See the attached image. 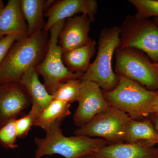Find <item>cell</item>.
<instances>
[{
	"label": "cell",
	"instance_id": "6da1fadb",
	"mask_svg": "<svg viewBox=\"0 0 158 158\" xmlns=\"http://www.w3.org/2000/svg\"><path fill=\"white\" fill-rule=\"evenodd\" d=\"M49 37V32L44 30L16 40L0 66V85L19 82L26 71L36 68L45 57Z\"/></svg>",
	"mask_w": 158,
	"mask_h": 158
},
{
	"label": "cell",
	"instance_id": "7a4b0ae2",
	"mask_svg": "<svg viewBox=\"0 0 158 158\" xmlns=\"http://www.w3.org/2000/svg\"><path fill=\"white\" fill-rule=\"evenodd\" d=\"M62 121H59L45 130L44 138H34L37 145L34 158L58 154L64 158H82L91 155L108 141L102 138L85 136L66 137L61 128Z\"/></svg>",
	"mask_w": 158,
	"mask_h": 158
},
{
	"label": "cell",
	"instance_id": "3957f363",
	"mask_svg": "<svg viewBox=\"0 0 158 158\" xmlns=\"http://www.w3.org/2000/svg\"><path fill=\"white\" fill-rule=\"evenodd\" d=\"M120 42L119 27L114 26L103 28L99 35L96 58L80 78L81 80L93 82L105 92L116 88L118 78L112 69V61L113 54Z\"/></svg>",
	"mask_w": 158,
	"mask_h": 158
},
{
	"label": "cell",
	"instance_id": "277c9868",
	"mask_svg": "<svg viewBox=\"0 0 158 158\" xmlns=\"http://www.w3.org/2000/svg\"><path fill=\"white\" fill-rule=\"evenodd\" d=\"M118 83L111 91H103L108 103L127 113L132 119L148 117L157 91L144 88L139 83L123 76L117 75Z\"/></svg>",
	"mask_w": 158,
	"mask_h": 158
},
{
	"label": "cell",
	"instance_id": "5b68a950",
	"mask_svg": "<svg viewBox=\"0 0 158 158\" xmlns=\"http://www.w3.org/2000/svg\"><path fill=\"white\" fill-rule=\"evenodd\" d=\"M65 20L58 22L50 29L45 57L35 69L37 73L42 77L44 85L51 94L61 83L71 79H80L83 75L71 72L63 63V53L59 44V37L65 26Z\"/></svg>",
	"mask_w": 158,
	"mask_h": 158
},
{
	"label": "cell",
	"instance_id": "8992f818",
	"mask_svg": "<svg viewBox=\"0 0 158 158\" xmlns=\"http://www.w3.org/2000/svg\"><path fill=\"white\" fill-rule=\"evenodd\" d=\"M119 28L118 48L136 49L158 62V26L153 20L128 15Z\"/></svg>",
	"mask_w": 158,
	"mask_h": 158
},
{
	"label": "cell",
	"instance_id": "52a82bcc",
	"mask_svg": "<svg viewBox=\"0 0 158 158\" xmlns=\"http://www.w3.org/2000/svg\"><path fill=\"white\" fill-rule=\"evenodd\" d=\"M115 73L144 85L149 90H158V72L148 56L135 48L116 51Z\"/></svg>",
	"mask_w": 158,
	"mask_h": 158
},
{
	"label": "cell",
	"instance_id": "ba28073f",
	"mask_svg": "<svg viewBox=\"0 0 158 158\" xmlns=\"http://www.w3.org/2000/svg\"><path fill=\"white\" fill-rule=\"evenodd\" d=\"M132 118L127 113L110 106L74 132L75 135L98 137L108 142H122Z\"/></svg>",
	"mask_w": 158,
	"mask_h": 158
},
{
	"label": "cell",
	"instance_id": "9c48e42d",
	"mask_svg": "<svg viewBox=\"0 0 158 158\" xmlns=\"http://www.w3.org/2000/svg\"><path fill=\"white\" fill-rule=\"evenodd\" d=\"M81 81L77 100L78 106L73 116L74 122L79 127L111 106L105 99L102 90L98 85L90 81Z\"/></svg>",
	"mask_w": 158,
	"mask_h": 158
},
{
	"label": "cell",
	"instance_id": "30bf717a",
	"mask_svg": "<svg viewBox=\"0 0 158 158\" xmlns=\"http://www.w3.org/2000/svg\"><path fill=\"white\" fill-rule=\"evenodd\" d=\"M31 104L30 97L19 82L0 85V121L3 125L15 119Z\"/></svg>",
	"mask_w": 158,
	"mask_h": 158
},
{
	"label": "cell",
	"instance_id": "8fae6325",
	"mask_svg": "<svg viewBox=\"0 0 158 158\" xmlns=\"http://www.w3.org/2000/svg\"><path fill=\"white\" fill-rule=\"evenodd\" d=\"M98 9V2L95 0H62L52 5L44 12L47 18L44 31L49 32L50 29L60 21L73 17L77 14L82 13L88 15L91 21Z\"/></svg>",
	"mask_w": 158,
	"mask_h": 158
},
{
	"label": "cell",
	"instance_id": "7c38bea8",
	"mask_svg": "<svg viewBox=\"0 0 158 158\" xmlns=\"http://www.w3.org/2000/svg\"><path fill=\"white\" fill-rule=\"evenodd\" d=\"M92 22L85 14L75 15L66 19L59 37L62 53L86 45L93 40L89 36Z\"/></svg>",
	"mask_w": 158,
	"mask_h": 158
},
{
	"label": "cell",
	"instance_id": "4fadbf2b",
	"mask_svg": "<svg viewBox=\"0 0 158 158\" xmlns=\"http://www.w3.org/2000/svg\"><path fill=\"white\" fill-rule=\"evenodd\" d=\"M155 145L146 141L118 142L106 145L90 156L91 158H154L157 152Z\"/></svg>",
	"mask_w": 158,
	"mask_h": 158
},
{
	"label": "cell",
	"instance_id": "5bb4252c",
	"mask_svg": "<svg viewBox=\"0 0 158 158\" xmlns=\"http://www.w3.org/2000/svg\"><path fill=\"white\" fill-rule=\"evenodd\" d=\"M38 75L35 69H30L25 73L19 82L31 98V111L36 118L53 100L52 95L40 81Z\"/></svg>",
	"mask_w": 158,
	"mask_h": 158
},
{
	"label": "cell",
	"instance_id": "9a60e30c",
	"mask_svg": "<svg viewBox=\"0 0 158 158\" xmlns=\"http://www.w3.org/2000/svg\"><path fill=\"white\" fill-rule=\"evenodd\" d=\"M20 2V0H9L0 11L1 36L15 34L18 39L28 37V26L22 12Z\"/></svg>",
	"mask_w": 158,
	"mask_h": 158
},
{
	"label": "cell",
	"instance_id": "2e32d148",
	"mask_svg": "<svg viewBox=\"0 0 158 158\" xmlns=\"http://www.w3.org/2000/svg\"><path fill=\"white\" fill-rule=\"evenodd\" d=\"M96 42L93 40L86 45L62 54L63 63L69 71L84 74L89 68L90 60L95 52Z\"/></svg>",
	"mask_w": 158,
	"mask_h": 158
},
{
	"label": "cell",
	"instance_id": "e0dca14e",
	"mask_svg": "<svg viewBox=\"0 0 158 158\" xmlns=\"http://www.w3.org/2000/svg\"><path fill=\"white\" fill-rule=\"evenodd\" d=\"M21 9L28 26V37L44 31L46 23L44 0H20Z\"/></svg>",
	"mask_w": 158,
	"mask_h": 158
},
{
	"label": "cell",
	"instance_id": "ac0fdd59",
	"mask_svg": "<svg viewBox=\"0 0 158 158\" xmlns=\"http://www.w3.org/2000/svg\"><path fill=\"white\" fill-rule=\"evenodd\" d=\"M146 141L158 145V134L148 118L142 121L131 119L126 129L122 142Z\"/></svg>",
	"mask_w": 158,
	"mask_h": 158
},
{
	"label": "cell",
	"instance_id": "d6986e66",
	"mask_svg": "<svg viewBox=\"0 0 158 158\" xmlns=\"http://www.w3.org/2000/svg\"><path fill=\"white\" fill-rule=\"evenodd\" d=\"M71 104L53 99L34 122V126L45 131L52 125L62 121L71 114Z\"/></svg>",
	"mask_w": 158,
	"mask_h": 158
},
{
	"label": "cell",
	"instance_id": "ffe728a7",
	"mask_svg": "<svg viewBox=\"0 0 158 158\" xmlns=\"http://www.w3.org/2000/svg\"><path fill=\"white\" fill-rule=\"evenodd\" d=\"M80 79H71L61 83L51 95L53 99L71 103L77 102L81 88Z\"/></svg>",
	"mask_w": 158,
	"mask_h": 158
},
{
	"label": "cell",
	"instance_id": "44dd1931",
	"mask_svg": "<svg viewBox=\"0 0 158 158\" xmlns=\"http://www.w3.org/2000/svg\"><path fill=\"white\" fill-rule=\"evenodd\" d=\"M128 2L137 10L135 15L136 17L142 19L158 17V0H129Z\"/></svg>",
	"mask_w": 158,
	"mask_h": 158
},
{
	"label": "cell",
	"instance_id": "7402d4cb",
	"mask_svg": "<svg viewBox=\"0 0 158 158\" xmlns=\"http://www.w3.org/2000/svg\"><path fill=\"white\" fill-rule=\"evenodd\" d=\"M15 119L8 122L0 129V144L7 149H14L18 147L16 143L18 137L15 127Z\"/></svg>",
	"mask_w": 158,
	"mask_h": 158
},
{
	"label": "cell",
	"instance_id": "603a6c76",
	"mask_svg": "<svg viewBox=\"0 0 158 158\" xmlns=\"http://www.w3.org/2000/svg\"><path fill=\"white\" fill-rule=\"evenodd\" d=\"M36 119V117L31 111L25 116L15 119V127L18 138H24L27 135L31 127L34 126Z\"/></svg>",
	"mask_w": 158,
	"mask_h": 158
},
{
	"label": "cell",
	"instance_id": "cb8c5ba5",
	"mask_svg": "<svg viewBox=\"0 0 158 158\" xmlns=\"http://www.w3.org/2000/svg\"><path fill=\"white\" fill-rule=\"evenodd\" d=\"M17 39V35L9 34L3 37L0 40V66L6 58L11 47Z\"/></svg>",
	"mask_w": 158,
	"mask_h": 158
},
{
	"label": "cell",
	"instance_id": "d4e9b609",
	"mask_svg": "<svg viewBox=\"0 0 158 158\" xmlns=\"http://www.w3.org/2000/svg\"><path fill=\"white\" fill-rule=\"evenodd\" d=\"M158 115V93L150 110L149 115Z\"/></svg>",
	"mask_w": 158,
	"mask_h": 158
},
{
	"label": "cell",
	"instance_id": "484cf974",
	"mask_svg": "<svg viewBox=\"0 0 158 158\" xmlns=\"http://www.w3.org/2000/svg\"><path fill=\"white\" fill-rule=\"evenodd\" d=\"M148 119L151 122L156 131L158 134V115H150Z\"/></svg>",
	"mask_w": 158,
	"mask_h": 158
},
{
	"label": "cell",
	"instance_id": "4316f807",
	"mask_svg": "<svg viewBox=\"0 0 158 158\" xmlns=\"http://www.w3.org/2000/svg\"><path fill=\"white\" fill-rule=\"evenodd\" d=\"M5 6H6V5H5V4H4V3H3L2 1L0 0V11L4 9V7H5Z\"/></svg>",
	"mask_w": 158,
	"mask_h": 158
},
{
	"label": "cell",
	"instance_id": "83f0119b",
	"mask_svg": "<svg viewBox=\"0 0 158 158\" xmlns=\"http://www.w3.org/2000/svg\"><path fill=\"white\" fill-rule=\"evenodd\" d=\"M153 65L154 67L156 69V70L158 72V62H156V63H153Z\"/></svg>",
	"mask_w": 158,
	"mask_h": 158
},
{
	"label": "cell",
	"instance_id": "f1b7e54d",
	"mask_svg": "<svg viewBox=\"0 0 158 158\" xmlns=\"http://www.w3.org/2000/svg\"><path fill=\"white\" fill-rule=\"evenodd\" d=\"M153 21L158 26V17H154Z\"/></svg>",
	"mask_w": 158,
	"mask_h": 158
},
{
	"label": "cell",
	"instance_id": "f546056e",
	"mask_svg": "<svg viewBox=\"0 0 158 158\" xmlns=\"http://www.w3.org/2000/svg\"><path fill=\"white\" fill-rule=\"evenodd\" d=\"M154 158H158V148H157V152Z\"/></svg>",
	"mask_w": 158,
	"mask_h": 158
},
{
	"label": "cell",
	"instance_id": "4dcf8cb0",
	"mask_svg": "<svg viewBox=\"0 0 158 158\" xmlns=\"http://www.w3.org/2000/svg\"><path fill=\"white\" fill-rule=\"evenodd\" d=\"M3 125H3L2 123L0 121V129H1V128L2 127Z\"/></svg>",
	"mask_w": 158,
	"mask_h": 158
},
{
	"label": "cell",
	"instance_id": "1f68e13d",
	"mask_svg": "<svg viewBox=\"0 0 158 158\" xmlns=\"http://www.w3.org/2000/svg\"><path fill=\"white\" fill-rule=\"evenodd\" d=\"M82 158H91V157L90 156H87L85 157Z\"/></svg>",
	"mask_w": 158,
	"mask_h": 158
},
{
	"label": "cell",
	"instance_id": "d6a6232c",
	"mask_svg": "<svg viewBox=\"0 0 158 158\" xmlns=\"http://www.w3.org/2000/svg\"><path fill=\"white\" fill-rule=\"evenodd\" d=\"M4 37L2 36H1V35H0V40H1V39H2V38H3V37Z\"/></svg>",
	"mask_w": 158,
	"mask_h": 158
},
{
	"label": "cell",
	"instance_id": "836d02e7",
	"mask_svg": "<svg viewBox=\"0 0 158 158\" xmlns=\"http://www.w3.org/2000/svg\"><path fill=\"white\" fill-rule=\"evenodd\" d=\"M157 92L158 93V90H157Z\"/></svg>",
	"mask_w": 158,
	"mask_h": 158
}]
</instances>
